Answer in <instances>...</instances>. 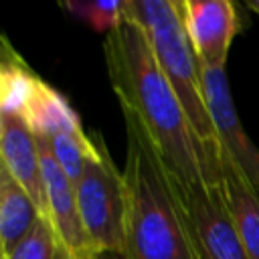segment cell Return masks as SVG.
<instances>
[{
	"label": "cell",
	"instance_id": "obj_2",
	"mask_svg": "<svg viewBox=\"0 0 259 259\" xmlns=\"http://www.w3.org/2000/svg\"><path fill=\"white\" fill-rule=\"evenodd\" d=\"M125 121V259H202L170 174L142 121Z\"/></svg>",
	"mask_w": 259,
	"mask_h": 259
},
{
	"label": "cell",
	"instance_id": "obj_17",
	"mask_svg": "<svg viewBox=\"0 0 259 259\" xmlns=\"http://www.w3.org/2000/svg\"><path fill=\"white\" fill-rule=\"evenodd\" d=\"M245 6H247L249 10H253L255 14H259V0H247Z\"/></svg>",
	"mask_w": 259,
	"mask_h": 259
},
{
	"label": "cell",
	"instance_id": "obj_4",
	"mask_svg": "<svg viewBox=\"0 0 259 259\" xmlns=\"http://www.w3.org/2000/svg\"><path fill=\"white\" fill-rule=\"evenodd\" d=\"M99 154L91 158L79 180L75 182V194L79 212L95 251L125 249V182L123 172L111 162L103 138L95 132Z\"/></svg>",
	"mask_w": 259,
	"mask_h": 259
},
{
	"label": "cell",
	"instance_id": "obj_15",
	"mask_svg": "<svg viewBox=\"0 0 259 259\" xmlns=\"http://www.w3.org/2000/svg\"><path fill=\"white\" fill-rule=\"evenodd\" d=\"M0 259H69L57 243L51 223L40 217L30 233Z\"/></svg>",
	"mask_w": 259,
	"mask_h": 259
},
{
	"label": "cell",
	"instance_id": "obj_13",
	"mask_svg": "<svg viewBox=\"0 0 259 259\" xmlns=\"http://www.w3.org/2000/svg\"><path fill=\"white\" fill-rule=\"evenodd\" d=\"M40 77L26 65V61L10 47L2 36V61H0V115L22 117L24 109L36 89Z\"/></svg>",
	"mask_w": 259,
	"mask_h": 259
},
{
	"label": "cell",
	"instance_id": "obj_10",
	"mask_svg": "<svg viewBox=\"0 0 259 259\" xmlns=\"http://www.w3.org/2000/svg\"><path fill=\"white\" fill-rule=\"evenodd\" d=\"M221 192L249 259H259V198L221 148Z\"/></svg>",
	"mask_w": 259,
	"mask_h": 259
},
{
	"label": "cell",
	"instance_id": "obj_11",
	"mask_svg": "<svg viewBox=\"0 0 259 259\" xmlns=\"http://www.w3.org/2000/svg\"><path fill=\"white\" fill-rule=\"evenodd\" d=\"M22 119L28 123L32 134L42 140L59 134H83L81 119L67 101V97L55 87L47 85L42 79L36 83V89L24 109Z\"/></svg>",
	"mask_w": 259,
	"mask_h": 259
},
{
	"label": "cell",
	"instance_id": "obj_5",
	"mask_svg": "<svg viewBox=\"0 0 259 259\" xmlns=\"http://www.w3.org/2000/svg\"><path fill=\"white\" fill-rule=\"evenodd\" d=\"M170 180L188 217L202 259H249L229 217L221 186H210L206 182L186 184L172 174Z\"/></svg>",
	"mask_w": 259,
	"mask_h": 259
},
{
	"label": "cell",
	"instance_id": "obj_1",
	"mask_svg": "<svg viewBox=\"0 0 259 259\" xmlns=\"http://www.w3.org/2000/svg\"><path fill=\"white\" fill-rule=\"evenodd\" d=\"M103 57L121 109H130L142 121L166 170L180 182L214 186L190 119L162 73L146 32L125 18L105 36Z\"/></svg>",
	"mask_w": 259,
	"mask_h": 259
},
{
	"label": "cell",
	"instance_id": "obj_9",
	"mask_svg": "<svg viewBox=\"0 0 259 259\" xmlns=\"http://www.w3.org/2000/svg\"><path fill=\"white\" fill-rule=\"evenodd\" d=\"M0 166L26 190L40 214H47L38 140L22 117L0 115Z\"/></svg>",
	"mask_w": 259,
	"mask_h": 259
},
{
	"label": "cell",
	"instance_id": "obj_8",
	"mask_svg": "<svg viewBox=\"0 0 259 259\" xmlns=\"http://www.w3.org/2000/svg\"><path fill=\"white\" fill-rule=\"evenodd\" d=\"M186 36L200 65L225 69L239 30L237 6L229 0H180Z\"/></svg>",
	"mask_w": 259,
	"mask_h": 259
},
{
	"label": "cell",
	"instance_id": "obj_3",
	"mask_svg": "<svg viewBox=\"0 0 259 259\" xmlns=\"http://www.w3.org/2000/svg\"><path fill=\"white\" fill-rule=\"evenodd\" d=\"M127 18L146 32L162 73L190 119L210 182L221 186V142L206 107L200 65L184 30L180 0H127Z\"/></svg>",
	"mask_w": 259,
	"mask_h": 259
},
{
	"label": "cell",
	"instance_id": "obj_7",
	"mask_svg": "<svg viewBox=\"0 0 259 259\" xmlns=\"http://www.w3.org/2000/svg\"><path fill=\"white\" fill-rule=\"evenodd\" d=\"M38 148H40L45 196H47L45 219L51 223L57 243L69 259H89L97 251L89 241V235L85 231V225L79 212L75 182L59 166V162L53 158L49 146L42 140H38Z\"/></svg>",
	"mask_w": 259,
	"mask_h": 259
},
{
	"label": "cell",
	"instance_id": "obj_6",
	"mask_svg": "<svg viewBox=\"0 0 259 259\" xmlns=\"http://www.w3.org/2000/svg\"><path fill=\"white\" fill-rule=\"evenodd\" d=\"M200 81L221 148L227 152V156L233 160L241 176L259 198V150L243 130V123L237 115L227 73L225 69H210L200 65Z\"/></svg>",
	"mask_w": 259,
	"mask_h": 259
},
{
	"label": "cell",
	"instance_id": "obj_16",
	"mask_svg": "<svg viewBox=\"0 0 259 259\" xmlns=\"http://www.w3.org/2000/svg\"><path fill=\"white\" fill-rule=\"evenodd\" d=\"M89 259H125V255L123 253H115V251H97Z\"/></svg>",
	"mask_w": 259,
	"mask_h": 259
},
{
	"label": "cell",
	"instance_id": "obj_12",
	"mask_svg": "<svg viewBox=\"0 0 259 259\" xmlns=\"http://www.w3.org/2000/svg\"><path fill=\"white\" fill-rule=\"evenodd\" d=\"M40 210L26 190L0 166V251H12L36 225Z\"/></svg>",
	"mask_w": 259,
	"mask_h": 259
},
{
	"label": "cell",
	"instance_id": "obj_14",
	"mask_svg": "<svg viewBox=\"0 0 259 259\" xmlns=\"http://www.w3.org/2000/svg\"><path fill=\"white\" fill-rule=\"evenodd\" d=\"M61 8L105 36L119 28L127 18V0H67L61 2Z\"/></svg>",
	"mask_w": 259,
	"mask_h": 259
}]
</instances>
